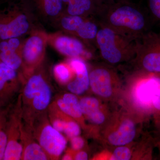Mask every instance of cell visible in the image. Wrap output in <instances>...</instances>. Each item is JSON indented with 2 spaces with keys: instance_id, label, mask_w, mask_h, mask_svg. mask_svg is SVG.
Returning <instances> with one entry per match:
<instances>
[{
  "instance_id": "cell-20",
  "label": "cell",
  "mask_w": 160,
  "mask_h": 160,
  "mask_svg": "<svg viewBox=\"0 0 160 160\" xmlns=\"http://www.w3.org/2000/svg\"><path fill=\"white\" fill-rule=\"evenodd\" d=\"M85 20L82 16L69 15L62 19V25L64 29L67 31L76 33Z\"/></svg>"
},
{
  "instance_id": "cell-9",
  "label": "cell",
  "mask_w": 160,
  "mask_h": 160,
  "mask_svg": "<svg viewBox=\"0 0 160 160\" xmlns=\"http://www.w3.org/2000/svg\"><path fill=\"white\" fill-rule=\"evenodd\" d=\"M23 152L21 160H49L47 155L35 138L32 128L23 122L22 129Z\"/></svg>"
},
{
  "instance_id": "cell-4",
  "label": "cell",
  "mask_w": 160,
  "mask_h": 160,
  "mask_svg": "<svg viewBox=\"0 0 160 160\" xmlns=\"http://www.w3.org/2000/svg\"><path fill=\"white\" fill-rule=\"evenodd\" d=\"M32 128L35 138L49 159L58 160L66 149L67 141L51 125L47 111L35 120Z\"/></svg>"
},
{
  "instance_id": "cell-7",
  "label": "cell",
  "mask_w": 160,
  "mask_h": 160,
  "mask_svg": "<svg viewBox=\"0 0 160 160\" xmlns=\"http://www.w3.org/2000/svg\"><path fill=\"white\" fill-rule=\"evenodd\" d=\"M22 88L17 71L0 62V107H10Z\"/></svg>"
},
{
  "instance_id": "cell-19",
  "label": "cell",
  "mask_w": 160,
  "mask_h": 160,
  "mask_svg": "<svg viewBox=\"0 0 160 160\" xmlns=\"http://www.w3.org/2000/svg\"><path fill=\"white\" fill-rule=\"evenodd\" d=\"M79 102L83 115L86 118L99 110V103L95 98H83L80 100Z\"/></svg>"
},
{
  "instance_id": "cell-11",
  "label": "cell",
  "mask_w": 160,
  "mask_h": 160,
  "mask_svg": "<svg viewBox=\"0 0 160 160\" xmlns=\"http://www.w3.org/2000/svg\"><path fill=\"white\" fill-rule=\"evenodd\" d=\"M63 2L68 3L69 15L80 16L91 13L98 16L106 5L101 0H63Z\"/></svg>"
},
{
  "instance_id": "cell-29",
  "label": "cell",
  "mask_w": 160,
  "mask_h": 160,
  "mask_svg": "<svg viewBox=\"0 0 160 160\" xmlns=\"http://www.w3.org/2000/svg\"><path fill=\"white\" fill-rule=\"evenodd\" d=\"M88 154L84 151H80L78 152L74 157V159L76 160H88Z\"/></svg>"
},
{
  "instance_id": "cell-25",
  "label": "cell",
  "mask_w": 160,
  "mask_h": 160,
  "mask_svg": "<svg viewBox=\"0 0 160 160\" xmlns=\"http://www.w3.org/2000/svg\"><path fill=\"white\" fill-rule=\"evenodd\" d=\"M149 12L155 20L160 22V0H148Z\"/></svg>"
},
{
  "instance_id": "cell-26",
  "label": "cell",
  "mask_w": 160,
  "mask_h": 160,
  "mask_svg": "<svg viewBox=\"0 0 160 160\" xmlns=\"http://www.w3.org/2000/svg\"><path fill=\"white\" fill-rule=\"evenodd\" d=\"M92 122L96 124H101L104 122L105 116L100 110L96 112L87 118Z\"/></svg>"
},
{
  "instance_id": "cell-16",
  "label": "cell",
  "mask_w": 160,
  "mask_h": 160,
  "mask_svg": "<svg viewBox=\"0 0 160 160\" xmlns=\"http://www.w3.org/2000/svg\"><path fill=\"white\" fill-rule=\"evenodd\" d=\"M57 49L65 55L77 57L83 54L84 46L80 41L66 36L58 38L55 43Z\"/></svg>"
},
{
  "instance_id": "cell-23",
  "label": "cell",
  "mask_w": 160,
  "mask_h": 160,
  "mask_svg": "<svg viewBox=\"0 0 160 160\" xmlns=\"http://www.w3.org/2000/svg\"><path fill=\"white\" fill-rule=\"evenodd\" d=\"M131 157V152L129 148L119 147L115 149L110 160H128L130 159Z\"/></svg>"
},
{
  "instance_id": "cell-21",
  "label": "cell",
  "mask_w": 160,
  "mask_h": 160,
  "mask_svg": "<svg viewBox=\"0 0 160 160\" xmlns=\"http://www.w3.org/2000/svg\"><path fill=\"white\" fill-rule=\"evenodd\" d=\"M53 72L57 79L61 84H68L71 80V69L65 64L57 65L53 69Z\"/></svg>"
},
{
  "instance_id": "cell-6",
  "label": "cell",
  "mask_w": 160,
  "mask_h": 160,
  "mask_svg": "<svg viewBox=\"0 0 160 160\" xmlns=\"http://www.w3.org/2000/svg\"><path fill=\"white\" fill-rule=\"evenodd\" d=\"M22 126L19 100L18 97L14 106L10 107L8 115L7 144L3 160H21L23 152Z\"/></svg>"
},
{
  "instance_id": "cell-2",
  "label": "cell",
  "mask_w": 160,
  "mask_h": 160,
  "mask_svg": "<svg viewBox=\"0 0 160 160\" xmlns=\"http://www.w3.org/2000/svg\"><path fill=\"white\" fill-rule=\"evenodd\" d=\"M18 97L23 123L32 127L35 120L51 105L52 90L42 75L34 74L22 86Z\"/></svg>"
},
{
  "instance_id": "cell-13",
  "label": "cell",
  "mask_w": 160,
  "mask_h": 160,
  "mask_svg": "<svg viewBox=\"0 0 160 160\" xmlns=\"http://www.w3.org/2000/svg\"><path fill=\"white\" fill-rule=\"evenodd\" d=\"M44 42L42 38L34 36L27 40L22 52L24 62L29 66H35L42 55Z\"/></svg>"
},
{
  "instance_id": "cell-32",
  "label": "cell",
  "mask_w": 160,
  "mask_h": 160,
  "mask_svg": "<svg viewBox=\"0 0 160 160\" xmlns=\"http://www.w3.org/2000/svg\"><path fill=\"white\" fill-rule=\"evenodd\" d=\"M105 5H109L114 2L115 0H101Z\"/></svg>"
},
{
  "instance_id": "cell-10",
  "label": "cell",
  "mask_w": 160,
  "mask_h": 160,
  "mask_svg": "<svg viewBox=\"0 0 160 160\" xmlns=\"http://www.w3.org/2000/svg\"><path fill=\"white\" fill-rule=\"evenodd\" d=\"M69 66L75 73L76 77L67 84V89L73 94H82L89 86V73L87 66L83 61L77 58L72 59Z\"/></svg>"
},
{
  "instance_id": "cell-8",
  "label": "cell",
  "mask_w": 160,
  "mask_h": 160,
  "mask_svg": "<svg viewBox=\"0 0 160 160\" xmlns=\"http://www.w3.org/2000/svg\"><path fill=\"white\" fill-rule=\"evenodd\" d=\"M113 76L107 68L98 67L89 73V86L95 94L103 97H110L112 93Z\"/></svg>"
},
{
  "instance_id": "cell-15",
  "label": "cell",
  "mask_w": 160,
  "mask_h": 160,
  "mask_svg": "<svg viewBox=\"0 0 160 160\" xmlns=\"http://www.w3.org/2000/svg\"><path fill=\"white\" fill-rule=\"evenodd\" d=\"M135 134L134 123L130 120H126L122 123L118 130L109 136L108 141L114 146H124L131 142Z\"/></svg>"
},
{
  "instance_id": "cell-24",
  "label": "cell",
  "mask_w": 160,
  "mask_h": 160,
  "mask_svg": "<svg viewBox=\"0 0 160 160\" xmlns=\"http://www.w3.org/2000/svg\"><path fill=\"white\" fill-rule=\"evenodd\" d=\"M63 132L66 135V136L71 138L79 135L81 129L77 123L74 121L69 120Z\"/></svg>"
},
{
  "instance_id": "cell-27",
  "label": "cell",
  "mask_w": 160,
  "mask_h": 160,
  "mask_svg": "<svg viewBox=\"0 0 160 160\" xmlns=\"http://www.w3.org/2000/svg\"><path fill=\"white\" fill-rule=\"evenodd\" d=\"M71 146L74 150H79L83 148L84 145V141L81 137H74L71 138Z\"/></svg>"
},
{
  "instance_id": "cell-22",
  "label": "cell",
  "mask_w": 160,
  "mask_h": 160,
  "mask_svg": "<svg viewBox=\"0 0 160 160\" xmlns=\"http://www.w3.org/2000/svg\"><path fill=\"white\" fill-rule=\"evenodd\" d=\"M46 13L50 16L58 14L62 6L63 0H43Z\"/></svg>"
},
{
  "instance_id": "cell-31",
  "label": "cell",
  "mask_w": 160,
  "mask_h": 160,
  "mask_svg": "<svg viewBox=\"0 0 160 160\" xmlns=\"http://www.w3.org/2000/svg\"><path fill=\"white\" fill-rule=\"evenodd\" d=\"M72 158L71 155L70 153H66V154H64L63 156L62 160H72Z\"/></svg>"
},
{
  "instance_id": "cell-28",
  "label": "cell",
  "mask_w": 160,
  "mask_h": 160,
  "mask_svg": "<svg viewBox=\"0 0 160 160\" xmlns=\"http://www.w3.org/2000/svg\"><path fill=\"white\" fill-rule=\"evenodd\" d=\"M7 40H8L7 42H8L9 46L11 47L12 49L17 51L20 46L19 40L17 38H10Z\"/></svg>"
},
{
  "instance_id": "cell-18",
  "label": "cell",
  "mask_w": 160,
  "mask_h": 160,
  "mask_svg": "<svg viewBox=\"0 0 160 160\" xmlns=\"http://www.w3.org/2000/svg\"><path fill=\"white\" fill-rule=\"evenodd\" d=\"M10 107H0V160H3L7 144V126Z\"/></svg>"
},
{
  "instance_id": "cell-5",
  "label": "cell",
  "mask_w": 160,
  "mask_h": 160,
  "mask_svg": "<svg viewBox=\"0 0 160 160\" xmlns=\"http://www.w3.org/2000/svg\"><path fill=\"white\" fill-rule=\"evenodd\" d=\"M134 57L146 71L160 73V32H147L137 40Z\"/></svg>"
},
{
  "instance_id": "cell-30",
  "label": "cell",
  "mask_w": 160,
  "mask_h": 160,
  "mask_svg": "<svg viewBox=\"0 0 160 160\" xmlns=\"http://www.w3.org/2000/svg\"><path fill=\"white\" fill-rule=\"evenodd\" d=\"M152 104L155 108L160 111V97H158L152 100Z\"/></svg>"
},
{
  "instance_id": "cell-17",
  "label": "cell",
  "mask_w": 160,
  "mask_h": 160,
  "mask_svg": "<svg viewBox=\"0 0 160 160\" xmlns=\"http://www.w3.org/2000/svg\"><path fill=\"white\" fill-rule=\"evenodd\" d=\"M0 62L17 71L22 66V59L9 46L6 40H2L0 42Z\"/></svg>"
},
{
  "instance_id": "cell-1",
  "label": "cell",
  "mask_w": 160,
  "mask_h": 160,
  "mask_svg": "<svg viewBox=\"0 0 160 160\" xmlns=\"http://www.w3.org/2000/svg\"><path fill=\"white\" fill-rule=\"evenodd\" d=\"M99 24L119 34L137 40L147 32L148 20L136 5L125 1L106 5L98 16Z\"/></svg>"
},
{
  "instance_id": "cell-12",
  "label": "cell",
  "mask_w": 160,
  "mask_h": 160,
  "mask_svg": "<svg viewBox=\"0 0 160 160\" xmlns=\"http://www.w3.org/2000/svg\"><path fill=\"white\" fill-rule=\"evenodd\" d=\"M29 27L28 20L25 15L17 16L9 22L0 24V39L7 40L19 37L26 33Z\"/></svg>"
},
{
  "instance_id": "cell-14",
  "label": "cell",
  "mask_w": 160,
  "mask_h": 160,
  "mask_svg": "<svg viewBox=\"0 0 160 160\" xmlns=\"http://www.w3.org/2000/svg\"><path fill=\"white\" fill-rule=\"evenodd\" d=\"M54 102L61 111L70 117L75 119L82 117L79 101L73 93H64L57 98Z\"/></svg>"
},
{
  "instance_id": "cell-3",
  "label": "cell",
  "mask_w": 160,
  "mask_h": 160,
  "mask_svg": "<svg viewBox=\"0 0 160 160\" xmlns=\"http://www.w3.org/2000/svg\"><path fill=\"white\" fill-rule=\"evenodd\" d=\"M95 42L101 56L110 64H117L135 55L137 40L126 38L106 26L100 25Z\"/></svg>"
}]
</instances>
